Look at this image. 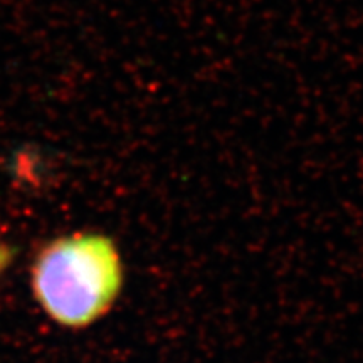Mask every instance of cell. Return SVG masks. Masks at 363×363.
Masks as SVG:
<instances>
[{"label":"cell","instance_id":"cell-1","mask_svg":"<svg viewBox=\"0 0 363 363\" xmlns=\"http://www.w3.org/2000/svg\"><path fill=\"white\" fill-rule=\"evenodd\" d=\"M125 283L120 249L110 235L74 233L44 244L30 266V289L49 320L84 330L110 313Z\"/></svg>","mask_w":363,"mask_h":363},{"label":"cell","instance_id":"cell-2","mask_svg":"<svg viewBox=\"0 0 363 363\" xmlns=\"http://www.w3.org/2000/svg\"><path fill=\"white\" fill-rule=\"evenodd\" d=\"M12 259H13V249L9 246V244L0 240V274L11 266Z\"/></svg>","mask_w":363,"mask_h":363}]
</instances>
